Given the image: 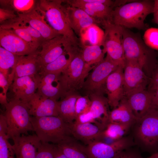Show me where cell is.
<instances>
[{"mask_svg": "<svg viewBox=\"0 0 158 158\" xmlns=\"http://www.w3.org/2000/svg\"><path fill=\"white\" fill-rule=\"evenodd\" d=\"M154 1H133L113 9L111 23L126 28H136L145 30V20L149 14L153 13Z\"/></svg>", "mask_w": 158, "mask_h": 158, "instance_id": "1", "label": "cell"}, {"mask_svg": "<svg viewBox=\"0 0 158 158\" xmlns=\"http://www.w3.org/2000/svg\"><path fill=\"white\" fill-rule=\"evenodd\" d=\"M135 145L152 154L158 151V109L151 108L130 130Z\"/></svg>", "mask_w": 158, "mask_h": 158, "instance_id": "2", "label": "cell"}, {"mask_svg": "<svg viewBox=\"0 0 158 158\" xmlns=\"http://www.w3.org/2000/svg\"><path fill=\"white\" fill-rule=\"evenodd\" d=\"M63 0H41L37 3V8L48 24L73 45L80 46L78 38L71 28L63 10Z\"/></svg>", "mask_w": 158, "mask_h": 158, "instance_id": "3", "label": "cell"}, {"mask_svg": "<svg viewBox=\"0 0 158 158\" xmlns=\"http://www.w3.org/2000/svg\"><path fill=\"white\" fill-rule=\"evenodd\" d=\"M30 120L36 135L41 142L57 145L73 138L70 124L59 116H31Z\"/></svg>", "mask_w": 158, "mask_h": 158, "instance_id": "4", "label": "cell"}, {"mask_svg": "<svg viewBox=\"0 0 158 158\" xmlns=\"http://www.w3.org/2000/svg\"><path fill=\"white\" fill-rule=\"evenodd\" d=\"M95 66L85 63L81 56L80 48H76L68 66L59 75L63 97L68 93L77 92L83 88L86 78Z\"/></svg>", "mask_w": 158, "mask_h": 158, "instance_id": "5", "label": "cell"}, {"mask_svg": "<svg viewBox=\"0 0 158 158\" xmlns=\"http://www.w3.org/2000/svg\"><path fill=\"white\" fill-rule=\"evenodd\" d=\"M123 43L125 59L135 61L143 69L154 71L157 66L154 52L145 44L140 34L123 28Z\"/></svg>", "mask_w": 158, "mask_h": 158, "instance_id": "6", "label": "cell"}, {"mask_svg": "<svg viewBox=\"0 0 158 158\" xmlns=\"http://www.w3.org/2000/svg\"><path fill=\"white\" fill-rule=\"evenodd\" d=\"M5 106L6 110L4 114L7 125L8 139H13L22 135H27L29 131H34L26 104L13 98Z\"/></svg>", "mask_w": 158, "mask_h": 158, "instance_id": "7", "label": "cell"}, {"mask_svg": "<svg viewBox=\"0 0 158 158\" xmlns=\"http://www.w3.org/2000/svg\"><path fill=\"white\" fill-rule=\"evenodd\" d=\"M102 25L105 30L102 45L106 56L116 65L124 68L126 59L123 43V28L110 22Z\"/></svg>", "mask_w": 158, "mask_h": 158, "instance_id": "8", "label": "cell"}, {"mask_svg": "<svg viewBox=\"0 0 158 158\" xmlns=\"http://www.w3.org/2000/svg\"><path fill=\"white\" fill-rule=\"evenodd\" d=\"M118 66L107 56L102 61L95 66L87 77L83 87L87 92V95H103L107 78Z\"/></svg>", "mask_w": 158, "mask_h": 158, "instance_id": "9", "label": "cell"}, {"mask_svg": "<svg viewBox=\"0 0 158 158\" xmlns=\"http://www.w3.org/2000/svg\"><path fill=\"white\" fill-rule=\"evenodd\" d=\"M143 69L135 61L126 59L123 72L124 97L146 89L150 79L145 74Z\"/></svg>", "mask_w": 158, "mask_h": 158, "instance_id": "10", "label": "cell"}, {"mask_svg": "<svg viewBox=\"0 0 158 158\" xmlns=\"http://www.w3.org/2000/svg\"><path fill=\"white\" fill-rule=\"evenodd\" d=\"M135 145L131 135L110 144L95 141L85 146L88 158H114L121 151Z\"/></svg>", "mask_w": 158, "mask_h": 158, "instance_id": "11", "label": "cell"}, {"mask_svg": "<svg viewBox=\"0 0 158 158\" xmlns=\"http://www.w3.org/2000/svg\"><path fill=\"white\" fill-rule=\"evenodd\" d=\"M69 6L80 8L102 25L106 22L111 23L114 1L111 0H65Z\"/></svg>", "mask_w": 158, "mask_h": 158, "instance_id": "12", "label": "cell"}, {"mask_svg": "<svg viewBox=\"0 0 158 158\" xmlns=\"http://www.w3.org/2000/svg\"><path fill=\"white\" fill-rule=\"evenodd\" d=\"M123 72V68L118 66L108 76L105 83L104 92L107 95L109 106L113 109L124 97Z\"/></svg>", "mask_w": 158, "mask_h": 158, "instance_id": "13", "label": "cell"}, {"mask_svg": "<svg viewBox=\"0 0 158 158\" xmlns=\"http://www.w3.org/2000/svg\"><path fill=\"white\" fill-rule=\"evenodd\" d=\"M26 104L32 116L40 118L59 116V101L44 97L37 92Z\"/></svg>", "mask_w": 158, "mask_h": 158, "instance_id": "14", "label": "cell"}, {"mask_svg": "<svg viewBox=\"0 0 158 158\" xmlns=\"http://www.w3.org/2000/svg\"><path fill=\"white\" fill-rule=\"evenodd\" d=\"M0 45L5 49L18 56L28 55L38 50L11 29H0Z\"/></svg>", "mask_w": 158, "mask_h": 158, "instance_id": "15", "label": "cell"}, {"mask_svg": "<svg viewBox=\"0 0 158 158\" xmlns=\"http://www.w3.org/2000/svg\"><path fill=\"white\" fill-rule=\"evenodd\" d=\"M71 46H74L62 35L44 41L40 46L41 49L39 51L42 67L56 60Z\"/></svg>", "mask_w": 158, "mask_h": 158, "instance_id": "16", "label": "cell"}, {"mask_svg": "<svg viewBox=\"0 0 158 158\" xmlns=\"http://www.w3.org/2000/svg\"><path fill=\"white\" fill-rule=\"evenodd\" d=\"M39 51L38 50L28 55L17 56L16 63L9 77L14 79L38 74L42 67Z\"/></svg>", "mask_w": 158, "mask_h": 158, "instance_id": "17", "label": "cell"}, {"mask_svg": "<svg viewBox=\"0 0 158 158\" xmlns=\"http://www.w3.org/2000/svg\"><path fill=\"white\" fill-rule=\"evenodd\" d=\"M36 6L29 12L17 14L18 18L23 22L28 23L38 31L45 40L61 35L48 24Z\"/></svg>", "mask_w": 158, "mask_h": 158, "instance_id": "18", "label": "cell"}, {"mask_svg": "<svg viewBox=\"0 0 158 158\" xmlns=\"http://www.w3.org/2000/svg\"><path fill=\"white\" fill-rule=\"evenodd\" d=\"M38 74L13 79L12 84L14 99L27 104L37 90Z\"/></svg>", "mask_w": 158, "mask_h": 158, "instance_id": "19", "label": "cell"}, {"mask_svg": "<svg viewBox=\"0 0 158 158\" xmlns=\"http://www.w3.org/2000/svg\"><path fill=\"white\" fill-rule=\"evenodd\" d=\"M60 73L38 74V87L36 92L42 96L57 101L64 96L59 81Z\"/></svg>", "mask_w": 158, "mask_h": 158, "instance_id": "20", "label": "cell"}, {"mask_svg": "<svg viewBox=\"0 0 158 158\" xmlns=\"http://www.w3.org/2000/svg\"><path fill=\"white\" fill-rule=\"evenodd\" d=\"M12 145L16 158H36L41 141L37 135H22L13 139Z\"/></svg>", "mask_w": 158, "mask_h": 158, "instance_id": "21", "label": "cell"}, {"mask_svg": "<svg viewBox=\"0 0 158 158\" xmlns=\"http://www.w3.org/2000/svg\"><path fill=\"white\" fill-rule=\"evenodd\" d=\"M64 11L69 25L76 35L80 36L84 29L94 24L98 23L94 18L80 8L63 6Z\"/></svg>", "mask_w": 158, "mask_h": 158, "instance_id": "22", "label": "cell"}, {"mask_svg": "<svg viewBox=\"0 0 158 158\" xmlns=\"http://www.w3.org/2000/svg\"><path fill=\"white\" fill-rule=\"evenodd\" d=\"M70 124L73 137L87 145L93 142L102 141V140L103 130L95 124L78 123L73 122Z\"/></svg>", "mask_w": 158, "mask_h": 158, "instance_id": "23", "label": "cell"}, {"mask_svg": "<svg viewBox=\"0 0 158 158\" xmlns=\"http://www.w3.org/2000/svg\"><path fill=\"white\" fill-rule=\"evenodd\" d=\"M152 97V91L145 89L126 98L137 119L142 117L151 108Z\"/></svg>", "mask_w": 158, "mask_h": 158, "instance_id": "24", "label": "cell"}, {"mask_svg": "<svg viewBox=\"0 0 158 158\" xmlns=\"http://www.w3.org/2000/svg\"><path fill=\"white\" fill-rule=\"evenodd\" d=\"M88 95L91 101L90 112L103 130L109 123L110 111L107 98L103 95L91 94Z\"/></svg>", "mask_w": 158, "mask_h": 158, "instance_id": "25", "label": "cell"}, {"mask_svg": "<svg viewBox=\"0 0 158 158\" xmlns=\"http://www.w3.org/2000/svg\"><path fill=\"white\" fill-rule=\"evenodd\" d=\"M137 120L125 97L116 107L110 111L109 114V123H134Z\"/></svg>", "mask_w": 158, "mask_h": 158, "instance_id": "26", "label": "cell"}, {"mask_svg": "<svg viewBox=\"0 0 158 158\" xmlns=\"http://www.w3.org/2000/svg\"><path fill=\"white\" fill-rule=\"evenodd\" d=\"M76 48L71 47L67 48L56 60L42 66L38 74L42 75L47 73H60L68 66L72 59L74 51Z\"/></svg>", "mask_w": 158, "mask_h": 158, "instance_id": "27", "label": "cell"}, {"mask_svg": "<svg viewBox=\"0 0 158 158\" xmlns=\"http://www.w3.org/2000/svg\"><path fill=\"white\" fill-rule=\"evenodd\" d=\"M80 95L78 92H68L59 101V116L68 123H72L75 119V104Z\"/></svg>", "mask_w": 158, "mask_h": 158, "instance_id": "28", "label": "cell"}, {"mask_svg": "<svg viewBox=\"0 0 158 158\" xmlns=\"http://www.w3.org/2000/svg\"><path fill=\"white\" fill-rule=\"evenodd\" d=\"M104 32L97 24L83 29L79 36L80 45H102Z\"/></svg>", "mask_w": 158, "mask_h": 158, "instance_id": "29", "label": "cell"}, {"mask_svg": "<svg viewBox=\"0 0 158 158\" xmlns=\"http://www.w3.org/2000/svg\"><path fill=\"white\" fill-rule=\"evenodd\" d=\"M81 56L84 61L91 66H95L104 59L105 54L102 45H80Z\"/></svg>", "mask_w": 158, "mask_h": 158, "instance_id": "30", "label": "cell"}, {"mask_svg": "<svg viewBox=\"0 0 158 158\" xmlns=\"http://www.w3.org/2000/svg\"><path fill=\"white\" fill-rule=\"evenodd\" d=\"M74 138L57 145L67 158H88L85 146L76 142Z\"/></svg>", "mask_w": 158, "mask_h": 158, "instance_id": "31", "label": "cell"}, {"mask_svg": "<svg viewBox=\"0 0 158 158\" xmlns=\"http://www.w3.org/2000/svg\"><path fill=\"white\" fill-rule=\"evenodd\" d=\"M37 2L34 0H0V8L11 10L17 14H24L34 9Z\"/></svg>", "mask_w": 158, "mask_h": 158, "instance_id": "32", "label": "cell"}, {"mask_svg": "<svg viewBox=\"0 0 158 158\" xmlns=\"http://www.w3.org/2000/svg\"><path fill=\"white\" fill-rule=\"evenodd\" d=\"M133 124L109 123L102 131V139L107 138L114 141L118 140L125 136Z\"/></svg>", "mask_w": 158, "mask_h": 158, "instance_id": "33", "label": "cell"}, {"mask_svg": "<svg viewBox=\"0 0 158 158\" xmlns=\"http://www.w3.org/2000/svg\"><path fill=\"white\" fill-rule=\"evenodd\" d=\"M0 29L12 30L18 36L37 49L41 45L40 43L33 38L27 31L21 27L14 19L6 21L0 25Z\"/></svg>", "mask_w": 158, "mask_h": 158, "instance_id": "34", "label": "cell"}, {"mask_svg": "<svg viewBox=\"0 0 158 158\" xmlns=\"http://www.w3.org/2000/svg\"><path fill=\"white\" fill-rule=\"evenodd\" d=\"M17 56L0 46V72L8 80L10 74L9 71L14 66Z\"/></svg>", "mask_w": 158, "mask_h": 158, "instance_id": "35", "label": "cell"}, {"mask_svg": "<svg viewBox=\"0 0 158 158\" xmlns=\"http://www.w3.org/2000/svg\"><path fill=\"white\" fill-rule=\"evenodd\" d=\"M56 145L41 141L37 149L36 158H54Z\"/></svg>", "mask_w": 158, "mask_h": 158, "instance_id": "36", "label": "cell"}, {"mask_svg": "<svg viewBox=\"0 0 158 158\" xmlns=\"http://www.w3.org/2000/svg\"><path fill=\"white\" fill-rule=\"evenodd\" d=\"M143 38L147 46L152 49L158 50V28H151L147 29Z\"/></svg>", "mask_w": 158, "mask_h": 158, "instance_id": "37", "label": "cell"}, {"mask_svg": "<svg viewBox=\"0 0 158 158\" xmlns=\"http://www.w3.org/2000/svg\"><path fill=\"white\" fill-rule=\"evenodd\" d=\"M6 134H0V158H15L11 145Z\"/></svg>", "mask_w": 158, "mask_h": 158, "instance_id": "38", "label": "cell"}, {"mask_svg": "<svg viewBox=\"0 0 158 158\" xmlns=\"http://www.w3.org/2000/svg\"><path fill=\"white\" fill-rule=\"evenodd\" d=\"M91 101L88 95L78 98L75 104V118L78 115L90 111Z\"/></svg>", "mask_w": 158, "mask_h": 158, "instance_id": "39", "label": "cell"}, {"mask_svg": "<svg viewBox=\"0 0 158 158\" xmlns=\"http://www.w3.org/2000/svg\"><path fill=\"white\" fill-rule=\"evenodd\" d=\"M18 24L27 31L30 35L41 44L45 40L41 34L28 23H25L19 19L18 17L14 19Z\"/></svg>", "mask_w": 158, "mask_h": 158, "instance_id": "40", "label": "cell"}, {"mask_svg": "<svg viewBox=\"0 0 158 158\" xmlns=\"http://www.w3.org/2000/svg\"><path fill=\"white\" fill-rule=\"evenodd\" d=\"M11 84L4 75L0 72V87L2 90L0 93V102L5 106L7 103L6 94L9 87Z\"/></svg>", "mask_w": 158, "mask_h": 158, "instance_id": "41", "label": "cell"}, {"mask_svg": "<svg viewBox=\"0 0 158 158\" xmlns=\"http://www.w3.org/2000/svg\"><path fill=\"white\" fill-rule=\"evenodd\" d=\"M133 147L121 151L114 158H144L142 157L138 150Z\"/></svg>", "mask_w": 158, "mask_h": 158, "instance_id": "42", "label": "cell"}, {"mask_svg": "<svg viewBox=\"0 0 158 158\" xmlns=\"http://www.w3.org/2000/svg\"><path fill=\"white\" fill-rule=\"evenodd\" d=\"M73 122L78 123H94L99 126L98 123L93 118L90 111L78 115Z\"/></svg>", "mask_w": 158, "mask_h": 158, "instance_id": "43", "label": "cell"}, {"mask_svg": "<svg viewBox=\"0 0 158 158\" xmlns=\"http://www.w3.org/2000/svg\"><path fill=\"white\" fill-rule=\"evenodd\" d=\"M18 14L11 10L0 8V24H3L5 22L16 18Z\"/></svg>", "mask_w": 158, "mask_h": 158, "instance_id": "44", "label": "cell"}, {"mask_svg": "<svg viewBox=\"0 0 158 158\" xmlns=\"http://www.w3.org/2000/svg\"><path fill=\"white\" fill-rule=\"evenodd\" d=\"M154 70L149 83V90H152L158 87V66Z\"/></svg>", "mask_w": 158, "mask_h": 158, "instance_id": "45", "label": "cell"}, {"mask_svg": "<svg viewBox=\"0 0 158 158\" xmlns=\"http://www.w3.org/2000/svg\"><path fill=\"white\" fill-rule=\"evenodd\" d=\"M8 132L7 125L5 117L4 114L0 115V134L7 135Z\"/></svg>", "mask_w": 158, "mask_h": 158, "instance_id": "46", "label": "cell"}, {"mask_svg": "<svg viewBox=\"0 0 158 158\" xmlns=\"http://www.w3.org/2000/svg\"><path fill=\"white\" fill-rule=\"evenodd\" d=\"M150 90L151 91L152 93L151 108L158 109V87Z\"/></svg>", "mask_w": 158, "mask_h": 158, "instance_id": "47", "label": "cell"}, {"mask_svg": "<svg viewBox=\"0 0 158 158\" xmlns=\"http://www.w3.org/2000/svg\"><path fill=\"white\" fill-rule=\"evenodd\" d=\"M153 20L158 25V0H154Z\"/></svg>", "mask_w": 158, "mask_h": 158, "instance_id": "48", "label": "cell"}, {"mask_svg": "<svg viewBox=\"0 0 158 158\" xmlns=\"http://www.w3.org/2000/svg\"><path fill=\"white\" fill-rule=\"evenodd\" d=\"M54 158H67L58 148L57 145L55 150Z\"/></svg>", "mask_w": 158, "mask_h": 158, "instance_id": "49", "label": "cell"}, {"mask_svg": "<svg viewBox=\"0 0 158 158\" xmlns=\"http://www.w3.org/2000/svg\"><path fill=\"white\" fill-rule=\"evenodd\" d=\"M145 158H158V151L152 154L151 155Z\"/></svg>", "mask_w": 158, "mask_h": 158, "instance_id": "50", "label": "cell"}]
</instances>
